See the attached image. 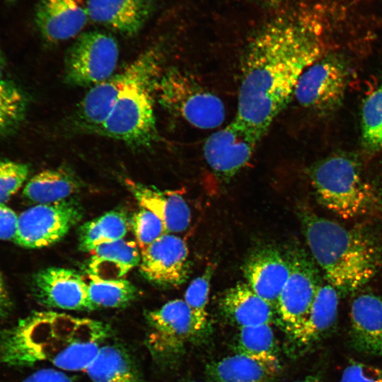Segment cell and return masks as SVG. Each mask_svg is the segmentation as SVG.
<instances>
[{
    "label": "cell",
    "instance_id": "cell-5",
    "mask_svg": "<svg viewBox=\"0 0 382 382\" xmlns=\"http://www.w3.org/2000/svg\"><path fill=\"white\" fill-rule=\"evenodd\" d=\"M309 176L320 202L343 219L365 214L374 203L370 185L355 161L346 156L334 155L318 161Z\"/></svg>",
    "mask_w": 382,
    "mask_h": 382
},
{
    "label": "cell",
    "instance_id": "cell-22",
    "mask_svg": "<svg viewBox=\"0 0 382 382\" xmlns=\"http://www.w3.org/2000/svg\"><path fill=\"white\" fill-rule=\"evenodd\" d=\"M87 263L89 277L118 279L139 265L141 253L137 243L121 239L93 249Z\"/></svg>",
    "mask_w": 382,
    "mask_h": 382
},
{
    "label": "cell",
    "instance_id": "cell-34",
    "mask_svg": "<svg viewBox=\"0 0 382 382\" xmlns=\"http://www.w3.org/2000/svg\"><path fill=\"white\" fill-rule=\"evenodd\" d=\"M29 175L27 164L0 159V203L8 201L25 182Z\"/></svg>",
    "mask_w": 382,
    "mask_h": 382
},
{
    "label": "cell",
    "instance_id": "cell-17",
    "mask_svg": "<svg viewBox=\"0 0 382 382\" xmlns=\"http://www.w3.org/2000/svg\"><path fill=\"white\" fill-rule=\"evenodd\" d=\"M349 344L356 352L382 357V299L363 293L352 301Z\"/></svg>",
    "mask_w": 382,
    "mask_h": 382
},
{
    "label": "cell",
    "instance_id": "cell-42",
    "mask_svg": "<svg viewBox=\"0 0 382 382\" xmlns=\"http://www.w3.org/2000/svg\"><path fill=\"white\" fill-rule=\"evenodd\" d=\"M6 1H7L8 2H10V3H11V2H13V1H15L16 0H6Z\"/></svg>",
    "mask_w": 382,
    "mask_h": 382
},
{
    "label": "cell",
    "instance_id": "cell-14",
    "mask_svg": "<svg viewBox=\"0 0 382 382\" xmlns=\"http://www.w3.org/2000/svg\"><path fill=\"white\" fill-rule=\"evenodd\" d=\"M33 291L42 306L69 311H92L88 284L76 271L59 267L39 270L33 278Z\"/></svg>",
    "mask_w": 382,
    "mask_h": 382
},
{
    "label": "cell",
    "instance_id": "cell-36",
    "mask_svg": "<svg viewBox=\"0 0 382 382\" xmlns=\"http://www.w3.org/2000/svg\"><path fill=\"white\" fill-rule=\"evenodd\" d=\"M18 216L5 203H0V240L14 241L17 233Z\"/></svg>",
    "mask_w": 382,
    "mask_h": 382
},
{
    "label": "cell",
    "instance_id": "cell-43",
    "mask_svg": "<svg viewBox=\"0 0 382 382\" xmlns=\"http://www.w3.org/2000/svg\"><path fill=\"white\" fill-rule=\"evenodd\" d=\"M187 382H200V381H187Z\"/></svg>",
    "mask_w": 382,
    "mask_h": 382
},
{
    "label": "cell",
    "instance_id": "cell-21",
    "mask_svg": "<svg viewBox=\"0 0 382 382\" xmlns=\"http://www.w3.org/2000/svg\"><path fill=\"white\" fill-rule=\"evenodd\" d=\"M127 76L125 68L121 72L113 74L89 90L76 112L77 127L88 132L99 134L125 85Z\"/></svg>",
    "mask_w": 382,
    "mask_h": 382
},
{
    "label": "cell",
    "instance_id": "cell-33",
    "mask_svg": "<svg viewBox=\"0 0 382 382\" xmlns=\"http://www.w3.org/2000/svg\"><path fill=\"white\" fill-rule=\"evenodd\" d=\"M131 224L141 250L168 233L163 221L155 214L144 207H141L134 214Z\"/></svg>",
    "mask_w": 382,
    "mask_h": 382
},
{
    "label": "cell",
    "instance_id": "cell-9",
    "mask_svg": "<svg viewBox=\"0 0 382 382\" xmlns=\"http://www.w3.org/2000/svg\"><path fill=\"white\" fill-rule=\"evenodd\" d=\"M289 258L291 273L279 297L275 313L291 337L306 320L323 282L318 265L304 250L295 249Z\"/></svg>",
    "mask_w": 382,
    "mask_h": 382
},
{
    "label": "cell",
    "instance_id": "cell-7",
    "mask_svg": "<svg viewBox=\"0 0 382 382\" xmlns=\"http://www.w3.org/2000/svg\"><path fill=\"white\" fill-rule=\"evenodd\" d=\"M145 316L148 325L145 345L158 364L172 361L187 342L204 332L191 308L182 299L170 301L146 312Z\"/></svg>",
    "mask_w": 382,
    "mask_h": 382
},
{
    "label": "cell",
    "instance_id": "cell-19",
    "mask_svg": "<svg viewBox=\"0 0 382 382\" xmlns=\"http://www.w3.org/2000/svg\"><path fill=\"white\" fill-rule=\"evenodd\" d=\"M124 183L141 207L155 214L163 223L168 233L185 231L191 222L190 209L179 193L161 190L130 178Z\"/></svg>",
    "mask_w": 382,
    "mask_h": 382
},
{
    "label": "cell",
    "instance_id": "cell-20",
    "mask_svg": "<svg viewBox=\"0 0 382 382\" xmlns=\"http://www.w3.org/2000/svg\"><path fill=\"white\" fill-rule=\"evenodd\" d=\"M340 296L328 282L320 285L306 320L291 336L294 346L300 352L308 351L334 330L337 321Z\"/></svg>",
    "mask_w": 382,
    "mask_h": 382
},
{
    "label": "cell",
    "instance_id": "cell-28",
    "mask_svg": "<svg viewBox=\"0 0 382 382\" xmlns=\"http://www.w3.org/2000/svg\"><path fill=\"white\" fill-rule=\"evenodd\" d=\"M236 352L258 361L274 374L279 369L275 337L270 324L240 328Z\"/></svg>",
    "mask_w": 382,
    "mask_h": 382
},
{
    "label": "cell",
    "instance_id": "cell-37",
    "mask_svg": "<svg viewBox=\"0 0 382 382\" xmlns=\"http://www.w3.org/2000/svg\"><path fill=\"white\" fill-rule=\"evenodd\" d=\"M21 382H74V380L60 370L46 368L37 370L29 375Z\"/></svg>",
    "mask_w": 382,
    "mask_h": 382
},
{
    "label": "cell",
    "instance_id": "cell-31",
    "mask_svg": "<svg viewBox=\"0 0 382 382\" xmlns=\"http://www.w3.org/2000/svg\"><path fill=\"white\" fill-rule=\"evenodd\" d=\"M361 116L364 144L371 150L382 149V83L366 97Z\"/></svg>",
    "mask_w": 382,
    "mask_h": 382
},
{
    "label": "cell",
    "instance_id": "cell-26",
    "mask_svg": "<svg viewBox=\"0 0 382 382\" xmlns=\"http://www.w3.org/2000/svg\"><path fill=\"white\" fill-rule=\"evenodd\" d=\"M129 229V221L122 211L112 210L86 221L78 231L79 248L91 253L96 247L124 239Z\"/></svg>",
    "mask_w": 382,
    "mask_h": 382
},
{
    "label": "cell",
    "instance_id": "cell-4",
    "mask_svg": "<svg viewBox=\"0 0 382 382\" xmlns=\"http://www.w3.org/2000/svg\"><path fill=\"white\" fill-rule=\"evenodd\" d=\"M162 55V45L156 44L125 67L126 81L100 134L134 148L148 147L156 141L154 93L160 76Z\"/></svg>",
    "mask_w": 382,
    "mask_h": 382
},
{
    "label": "cell",
    "instance_id": "cell-11",
    "mask_svg": "<svg viewBox=\"0 0 382 382\" xmlns=\"http://www.w3.org/2000/svg\"><path fill=\"white\" fill-rule=\"evenodd\" d=\"M347 80L348 71L342 60L323 55L301 74L294 97L306 108L328 110L342 100Z\"/></svg>",
    "mask_w": 382,
    "mask_h": 382
},
{
    "label": "cell",
    "instance_id": "cell-12",
    "mask_svg": "<svg viewBox=\"0 0 382 382\" xmlns=\"http://www.w3.org/2000/svg\"><path fill=\"white\" fill-rule=\"evenodd\" d=\"M139 271L149 282L165 287L183 284L189 277L190 262L185 241L166 233L141 250Z\"/></svg>",
    "mask_w": 382,
    "mask_h": 382
},
{
    "label": "cell",
    "instance_id": "cell-23",
    "mask_svg": "<svg viewBox=\"0 0 382 382\" xmlns=\"http://www.w3.org/2000/svg\"><path fill=\"white\" fill-rule=\"evenodd\" d=\"M224 314L240 328L271 324L274 310L247 284L228 289L220 301Z\"/></svg>",
    "mask_w": 382,
    "mask_h": 382
},
{
    "label": "cell",
    "instance_id": "cell-38",
    "mask_svg": "<svg viewBox=\"0 0 382 382\" xmlns=\"http://www.w3.org/2000/svg\"><path fill=\"white\" fill-rule=\"evenodd\" d=\"M13 310V302L7 285L0 271V320L8 317Z\"/></svg>",
    "mask_w": 382,
    "mask_h": 382
},
{
    "label": "cell",
    "instance_id": "cell-32",
    "mask_svg": "<svg viewBox=\"0 0 382 382\" xmlns=\"http://www.w3.org/2000/svg\"><path fill=\"white\" fill-rule=\"evenodd\" d=\"M214 271V267L212 265H208L200 276L190 282L184 296V301L191 308L204 331L208 328L209 318L207 306Z\"/></svg>",
    "mask_w": 382,
    "mask_h": 382
},
{
    "label": "cell",
    "instance_id": "cell-40",
    "mask_svg": "<svg viewBox=\"0 0 382 382\" xmlns=\"http://www.w3.org/2000/svg\"><path fill=\"white\" fill-rule=\"evenodd\" d=\"M258 3L267 6H272L279 4L282 0H255Z\"/></svg>",
    "mask_w": 382,
    "mask_h": 382
},
{
    "label": "cell",
    "instance_id": "cell-8",
    "mask_svg": "<svg viewBox=\"0 0 382 382\" xmlns=\"http://www.w3.org/2000/svg\"><path fill=\"white\" fill-rule=\"evenodd\" d=\"M119 47L108 33H81L69 49L65 59V81L76 86L96 85L113 75Z\"/></svg>",
    "mask_w": 382,
    "mask_h": 382
},
{
    "label": "cell",
    "instance_id": "cell-16",
    "mask_svg": "<svg viewBox=\"0 0 382 382\" xmlns=\"http://www.w3.org/2000/svg\"><path fill=\"white\" fill-rule=\"evenodd\" d=\"M86 1L40 0L35 23L43 39L57 43L81 34L90 20Z\"/></svg>",
    "mask_w": 382,
    "mask_h": 382
},
{
    "label": "cell",
    "instance_id": "cell-6",
    "mask_svg": "<svg viewBox=\"0 0 382 382\" xmlns=\"http://www.w3.org/2000/svg\"><path fill=\"white\" fill-rule=\"evenodd\" d=\"M156 93L166 110L195 127L213 129L225 119L221 98L179 69L171 68L159 76Z\"/></svg>",
    "mask_w": 382,
    "mask_h": 382
},
{
    "label": "cell",
    "instance_id": "cell-18",
    "mask_svg": "<svg viewBox=\"0 0 382 382\" xmlns=\"http://www.w3.org/2000/svg\"><path fill=\"white\" fill-rule=\"evenodd\" d=\"M86 1L91 21L125 37L137 35L156 9V0Z\"/></svg>",
    "mask_w": 382,
    "mask_h": 382
},
{
    "label": "cell",
    "instance_id": "cell-25",
    "mask_svg": "<svg viewBox=\"0 0 382 382\" xmlns=\"http://www.w3.org/2000/svg\"><path fill=\"white\" fill-rule=\"evenodd\" d=\"M85 371L91 382H142L131 356L115 344L103 345Z\"/></svg>",
    "mask_w": 382,
    "mask_h": 382
},
{
    "label": "cell",
    "instance_id": "cell-24",
    "mask_svg": "<svg viewBox=\"0 0 382 382\" xmlns=\"http://www.w3.org/2000/svg\"><path fill=\"white\" fill-rule=\"evenodd\" d=\"M81 187V180L71 169L58 167L33 175L24 187L23 196L37 204L53 203L68 199Z\"/></svg>",
    "mask_w": 382,
    "mask_h": 382
},
{
    "label": "cell",
    "instance_id": "cell-1",
    "mask_svg": "<svg viewBox=\"0 0 382 382\" xmlns=\"http://www.w3.org/2000/svg\"><path fill=\"white\" fill-rule=\"evenodd\" d=\"M315 14L292 9L268 21L244 52L234 121L261 140L294 97L303 71L323 55Z\"/></svg>",
    "mask_w": 382,
    "mask_h": 382
},
{
    "label": "cell",
    "instance_id": "cell-15",
    "mask_svg": "<svg viewBox=\"0 0 382 382\" xmlns=\"http://www.w3.org/2000/svg\"><path fill=\"white\" fill-rule=\"evenodd\" d=\"M289 255L272 246L252 252L246 259L243 274L247 284L274 310L279 297L291 273Z\"/></svg>",
    "mask_w": 382,
    "mask_h": 382
},
{
    "label": "cell",
    "instance_id": "cell-3",
    "mask_svg": "<svg viewBox=\"0 0 382 382\" xmlns=\"http://www.w3.org/2000/svg\"><path fill=\"white\" fill-rule=\"evenodd\" d=\"M300 218L311 257L340 295L354 293L374 277L381 257L370 236L310 212Z\"/></svg>",
    "mask_w": 382,
    "mask_h": 382
},
{
    "label": "cell",
    "instance_id": "cell-30",
    "mask_svg": "<svg viewBox=\"0 0 382 382\" xmlns=\"http://www.w3.org/2000/svg\"><path fill=\"white\" fill-rule=\"evenodd\" d=\"M28 98L13 81H0V137L13 133L23 121Z\"/></svg>",
    "mask_w": 382,
    "mask_h": 382
},
{
    "label": "cell",
    "instance_id": "cell-39",
    "mask_svg": "<svg viewBox=\"0 0 382 382\" xmlns=\"http://www.w3.org/2000/svg\"><path fill=\"white\" fill-rule=\"evenodd\" d=\"M322 374L320 372L313 373L306 377L294 382H321Z\"/></svg>",
    "mask_w": 382,
    "mask_h": 382
},
{
    "label": "cell",
    "instance_id": "cell-10",
    "mask_svg": "<svg viewBox=\"0 0 382 382\" xmlns=\"http://www.w3.org/2000/svg\"><path fill=\"white\" fill-rule=\"evenodd\" d=\"M83 214L82 207L74 199L37 204L18 216L14 242L29 249L52 245L81 220Z\"/></svg>",
    "mask_w": 382,
    "mask_h": 382
},
{
    "label": "cell",
    "instance_id": "cell-27",
    "mask_svg": "<svg viewBox=\"0 0 382 382\" xmlns=\"http://www.w3.org/2000/svg\"><path fill=\"white\" fill-rule=\"evenodd\" d=\"M207 375L210 382H271L274 374L258 361L236 353L209 364Z\"/></svg>",
    "mask_w": 382,
    "mask_h": 382
},
{
    "label": "cell",
    "instance_id": "cell-29",
    "mask_svg": "<svg viewBox=\"0 0 382 382\" xmlns=\"http://www.w3.org/2000/svg\"><path fill=\"white\" fill-rule=\"evenodd\" d=\"M88 283L90 300L98 308H121L127 306L138 296L137 288L124 279H101L90 277Z\"/></svg>",
    "mask_w": 382,
    "mask_h": 382
},
{
    "label": "cell",
    "instance_id": "cell-41",
    "mask_svg": "<svg viewBox=\"0 0 382 382\" xmlns=\"http://www.w3.org/2000/svg\"><path fill=\"white\" fill-rule=\"evenodd\" d=\"M4 65H5V62H4V57H3V54L0 50V81H1V76H2V74H3V71H4Z\"/></svg>",
    "mask_w": 382,
    "mask_h": 382
},
{
    "label": "cell",
    "instance_id": "cell-35",
    "mask_svg": "<svg viewBox=\"0 0 382 382\" xmlns=\"http://www.w3.org/2000/svg\"><path fill=\"white\" fill-rule=\"evenodd\" d=\"M339 382H382V368L350 361L344 369Z\"/></svg>",
    "mask_w": 382,
    "mask_h": 382
},
{
    "label": "cell",
    "instance_id": "cell-13",
    "mask_svg": "<svg viewBox=\"0 0 382 382\" xmlns=\"http://www.w3.org/2000/svg\"><path fill=\"white\" fill-rule=\"evenodd\" d=\"M260 141L233 120L206 139L204 157L216 174L224 179H230L248 164Z\"/></svg>",
    "mask_w": 382,
    "mask_h": 382
},
{
    "label": "cell",
    "instance_id": "cell-2",
    "mask_svg": "<svg viewBox=\"0 0 382 382\" xmlns=\"http://www.w3.org/2000/svg\"><path fill=\"white\" fill-rule=\"evenodd\" d=\"M110 334L98 320L36 312L0 333V362L21 367L48 361L59 370L85 371Z\"/></svg>",
    "mask_w": 382,
    "mask_h": 382
}]
</instances>
